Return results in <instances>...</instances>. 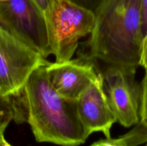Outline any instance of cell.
<instances>
[{"label": "cell", "instance_id": "cell-1", "mask_svg": "<svg viewBox=\"0 0 147 146\" xmlns=\"http://www.w3.org/2000/svg\"><path fill=\"white\" fill-rule=\"evenodd\" d=\"M93 29L80 58L136 74L144 38L142 0H106L96 10Z\"/></svg>", "mask_w": 147, "mask_h": 146}, {"label": "cell", "instance_id": "cell-2", "mask_svg": "<svg viewBox=\"0 0 147 146\" xmlns=\"http://www.w3.org/2000/svg\"><path fill=\"white\" fill-rule=\"evenodd\" d=\"M20 94L26 121L39 143L79 146L88 137L80 120L77 100L60 95L52 86L45 66L34 70Z\"/></svg>", "mask_w": 147, "mask_h": 146}, {"label": "cell", "instance_id": "cell-3", "mask_svg": "<svg viewBox=\"0 0 147 146\" xmlns=\"http://www.w3.org/2000/svg\"><path fill=\"white\" fill-rule=\"evenodd\" d=\"M43 16L50 54L56 62L71 60L79 40L91 32L95 14L69 0H53Z\"/></svg>", "mask_w": 147, "mask_h": 146}, {"label": "cell", "instance_id": "cell-4", "mask_svg": "<svg viewBox=\"0 0 147 146\" xmlns=\"http://www.w3.org/2000/svg\"><path fill=\"white\" fill-rule=\"evenodd\" d=\"M49 64L40 53L0 26V96L19 95L33 72Z\"/></svg>", "mask_w": 147, "mask_h": 146}, {"label": "cell", "instance_id": "cell-5", "mask_svg": "<svg viewBox=\"0 0 147 146\" xmlns=\"http://www.w3.org/2000/svg\"><path fill=\"white\" fill-rule=\"evenodd\" d=\"M0 26L45 58L50 54L44 16L31 0H0Z\"/></svg>", "mask_w": 147, "mask_h": 146}, {"label": "cell", "instance_id": "cell-6", "mask_svg": "<svg viewBox=\"0 0 147 146\" xmlns=\"http://www.w3.org/2000/svg\"><path fill=\"white\" fill-rule=\"evenodd\" d=\"M100 72V71H99ZM103 78V89L116 123L131 127L140 122L141 83L136 74H128L116 69L100 72Z\"/></svg>", "mask_w": 147, "mask_h": 146}, {"label": "cell", "instance_id": "cell-7", "mask_svg": "<svg viewBox=\"0 0 147 146\" xmlns=\"http://www.w3.org/2000/svg\"><path fill=\"white\" fill-rule=\"evenodd\" d=\"M47 77L58 94L70 100L80 94L96 80L99 71L91 61L78 58L45 66Z\"/></svg>", "mask_w": 147, "mask_h": 146}, {"label": "cell", "instance_id": "cell-8", "mask_svg": "<svg viewBox=\"0 0 147 146\" xmlns=\"http://www.w3.org/2000/svg\"><path fill=\"white\" fill-rule=\"evenodd\" d=\"M78 113L88 136L102 132L106 138L111 137V129L116 123L103 89V78L98 76L77 100Z\"/></svg>", "mask_w": 147, "mask_h": 146}, {"label": "cell", "instance_id": "cell-9", "mask_svg": "<svg viewBox=\"0 0 147 146\" xmlns=\"http://www.w3.org/2000/svg\"><path fill=\"white\" fill-rule=\"evenodd\" d=\"M21 118L20 107L14 97L0 96V133L5 131L11 120Z\"/></svg>", "mask_w": 147, "mask_h": 146}, {"label": "cell", "instance_id": "cell-10", "mask_svg": "<svg viewBox=\"0 0 147 146\" xmlns=\"http://www.w3.org/2000/svg\"><path fill=\"white\" fill-rule=\"evenodd\" d=\"M131 146H139L147 141V124L139 123L128 132Z\"/></svg>", "mask_w": 147, "mask_h": 146}, {"label": "cell", "instance_id": "cell-11", "mask_svg": "<svg viewBox=\"0 0 147 146\" xmlns=\"http://www.w3.org/2000/svg\"><path fill=\"white\" fill-rule=\"evenodd\" d=\"M141 107L140 122L143 124H147V78L144 77L141 82Z\"/></svg>", "mask_w": 147, "mask_h": 146}, {"label": "cell", "instance_id": "cell-12", "mask_svg": "<svg viewBox=\"0 0 147 146\" xmlns=\"http://www.w3.org/2000/svg\"><path fill=\"white\" fill-rule=\"evenodd\" d=\"M90 146H127L126 141L123 136L117 138H106L100 139L98 141L94 142Z\"/></svg>", "mask_w": 147, "mask_h": 146}, {"label": "cell", "instance_id": "cell-13", "mask_svg": "<svg viewBox=\"0 0 147 146\" xmlns=\"http://www.w3.org/2000/svg\"><path fill=\"white\" fill-rule=\"evenodd\" d=\"M69 1L95 13L106 0H69Z\"/></svg>", "mask_w": 147, "mask_h": 146}, {"label": "cell", "instance_id": "cell-14", "mask_svg": "<svg viewBox=\"0 0 147 146\" xmlns=\"http://www.w3.org/2000/svg\"><path fill=\"white\" fill-rule=\"evenodd\" d=\"M139 66L142 67L145 71L144 77L147 78V31L144 35L142 43L140 53V62Z\"/></svg>", "mask_w": 147, "mask_h": 146}, {"label": "cell", "instance_id": "cell-15", "mask_svg": "<svg viewBox=\"0 0 147 146\" xmlns=\"http://www.w3.org/2000/svg\"><path fill=\"white\" fill-rule=\"evenodd\" d=\"M142 24L144 35L147 31V0H142Z\"/></svg>", "mask_w": 147, "mask_h": 146}, {"label": "cell", "instance_id": "cell-16", "mask_svg": "<svg viewBox=\"0 0 147 146\" xmlns=\"http://www.w3.org/2000/svg\"><path fill=\"white\" fill-rule=\"evenodd\" d=\"M31 1L35 4L36 7H37L43 14V12L48 8V7L50 6V4H51L53 0H31Z\"/></svg>", "mask_w": 147, "mask_h": 146}, {"label": "cell", "instance_id": "cell-17", "mask_svg": "<svg viewBox=\"0 0 147 146\" xmlns=\"http://www.w3.org/2000/svg\"><path fill=\"white\" fill-rule=\"evenodd\" d=\"M0 146H12L6 140L4 137V131L0 133Z\"/></svg>", "mask_w": 147, "mask_h": 146}, {"label": "cell", "instance_id": "cell-18", "mask_svg": "<svg viewBox=\"0 0 147 146\" xmlns=\"http://www.w3.org/2000/svg\"><path fill=\"white\" fill-rule=\"evenodd\" d=\"M144 146H147V141L145 143V145Z\"/></svg>", "mask_w": 147, "mask_h": 146}]
</instances>
